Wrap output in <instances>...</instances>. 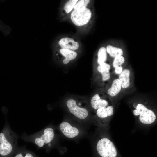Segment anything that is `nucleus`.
Listing matches in <instances>:
<instances>
[{
  "label": "nucleus",
  "mask_w": 157,
  "mask_h": 157,
  "mask_svg": "<svg viewBox=\"0 0 157 157\" xmlns=\"http://www.w3.org/2000/svg\"><path fill=\"white\" fill-rule=\"evenodd\" d=\"M17 135L6 124L0 133V157H10L17 148Z\"/></svg>",
  "instance_id": "nucleus-1"
},
{
  "label": "nucleus",
  "mask_w": 157,
  "mask_h": 157,
  "mask_svg": "<svg viewBox=\"0 0 157 157\" xmlns=\"http://www.w3.org/2000/svg\"><path fill=\"white\" fill-rule=\"evenodd\" d=\"M54 138V130L51 127L30 135L24 133L21 136L22 138L25 141L33 143L39 147L46 148L52 146Z\"/></svg>",
  "instance_id": "nucleus-2"
},
{
  "label": "nucleus",
  "mask_w": 157,
  "mask_h": 157,
  "mask_svg": "<svg viewBox=\"0 0 157 157\" xmlns=\"http://www.w3.org/2000/svg\"><path fill=\"white\" fill-rule=\"evenodd\" d=\"M132 107L134 115L138 117L142 124L149 125L155 121L156 119V113L146 103L140 102H135Z\"/></svg>",
  "instance_id": "nucleus-3"
},
{
  "label": "nucleus",
  "mask_w": 157,
  "mask_h": 157,
  "mask_svg": "<svg viewBox=\"0 0 157 157\" xmlns=\"http://www.w3.org/2000/svg\"><path fill=\"white\" fill-rule=\"evenodd\" d=\"M96 151L97 157H121L114 144L107 138H102L98 141Z\"/></svg>",
  "instance_id": "nucleus-4"
},
{
  "label": "nucleus",
  "mask_w": 157,
  "mask_h": 157,
  "mask_svg": "<svg viewBox=\"0 0 157 157\" xmlns=\"http://www.w3.org/2000/svg\"><path fill=\"white\" fill-rule=\"evenodd\" d=\"M92 12L89 7L80 10H73L70 18L72 23L79 27L85 26L90 22L92 17Z\"/></svg>",
  "instance_id": "nucleus-5"
},
{
  "label": "nucleus",
  "mask_w": 157,
  "mask_h": 157,
  "mask_svg": "<svg viewBox=\"0 0 157 157\" xmlns=\"http://www.w3.org/2000/svg\"><path fill=\"white\" fill-rule=\"evenodd\" d=\"M54 59L63 64L67 65L77 57V52L66 49L53 47Z\"/></svg>",
  "instance_id": "nucleus-6"
},
{
  "label": "nucleus",
  "mask_w": 157,
  "mask_h": 157,
  "mask_svg": "<svg viewBox=\"0 0 157 157\" xmlns=\"http://www.w3.org/2000/svg\"><path fill=\"white\" fill-rule=\"evenodd\" d=\"M66 104L70 112L77 118L84 119L88 117L89 115L88 110L80 106L75 99H68Z\"/></svg>",
  "instance_id": "nucleus-7"
},
{
  "label": "nucleus",
  "mask_w": 157,
  "mask_h": 157,
  "mask_svg": "<svg viewBox=\"0 0 157 157\" xmlns=\"http://www.w3.org/2000/svg\"><path fill=\"white\" fill-rule=\"evenodd\" d=\"M53 47L66 49L76 51L80 47L78 42L76 39L68 37L58 38L54 42Z\"/></svg>",
  "instance_id": "nucleus-8"
},
{
  "label": "nucleus",
  "mask_w": 157,
  "mask_h": 157,
  "mask_svg": "<svg viewBox=\"0 0 157 157\" xmlns=\"http://www.w3.org/2000/svg\"><path fill=\"white\" fill-rule=\"evenodd\" d=\"M59 129L66 137L69 138L77 136L79 133L77 128L72 126L70 123L66 121L63 122L60 124Z\"/></svg>",
  "instance_id": "nucleus-9"
},
{
  "label": "nucleus",
  "mask_w": 157,
  "mask_h": 157,
  "mask_svg": "<svg viewBox=\"0 0 157 157\" xmlns=\"http://www.w3.org/2000/svg\"><path fill=\"white\" fill-rule=\"evenodd\" d=\"M101 95L100 94L97 93L91 98L90 105L93 109L97 110L100 107L109 105L108 101Z\"/></svg>",
  "instance_id": "nucleus-10"
},
{
  "label": "nucleus",
  "mask_w": 157,
  "mask_h": 157,
  "mask_svg": "<svg viewBox=\"0 0 157 157\" xmlns=\"http://www.w3.org/2000/svg\"><path fill=\"white\" fill-rule=\"evenodd\" d=\"M110 65L106 62L98 65L97 70L101 74L103 81H106L110 78Z\"/></svg>",
  "instance_id": "nucleus-11"
},
{
  "label": "nucleus",
  "mask_w": 157,
  "mask_h": 157,
  "mask_svg": "<svg viewBox=\"0 0 157 157\" xmlns=\"http://www.w3.org/2000/svg\"><path fill=\"white\" fill-rule=\"evenodd\" d=\"M113 112V107L112 105H108L100 107L97 109L96 115L99 118L106 119L112 116Z\"/></svg>",
  "instance_id": "nucleus-12"
},
{
  "label": "nucleus",
  "mask_w": 157,
  "mask_h": 157,
  "mask_svg": "<svg viewBox=\"0 0 157 157\" xmlns=\"http://www.w3.org/2000/svg\"><path fill=\"white\" fill-rule=\"evenodd\" d=\"M130 71L129 69H125L119 75L118 78L122 85V88H128L130 85Z\"/></svg>",
  "instance_id": "nucleus-13"
},
{
  "label": "nucleus",
  "mask_w": 157,
  "mask_h": 157,
  "mask_svg": "<svg viewBox=\"0 0 157 157\" xmlns=\"http://www.w3.org/2000/svg\"><path fill=\"white\" fill-rule=\"evenodd\" d=\"M122 89L121 82L118 78L114 79L111 87L107 90V94L111 97L117 96L120 92Z\"/></svg>",
  "instance_id": "nucleus-14"
},
{
  "label": "nucleus",
  "mask_w": 157,
  "mask_h": 157,
  "mask_svg": "<svg viewBox=\"0 0 157 157\" xmlns=\"http://www.w3.org/2000/svg\"><path fill=\"white\" fill-rule=\"evenodd\" d=\"M10 157H38L35 154L24 147H18Z\"/></svg>",
  "instance_id": "nucleus-15"
},
{
  "label": "nucleus",
  "mask_w": 157,
  "mask_h": 157,
  "mask_svg": "<svg viewBox=\"0 0 157 157\" xmlns=\"http://www.w3.org/2000/svg\"><path fill=\"white\" fill-rule=\"evenodd\" d=\"M78 0L67 1L64 4L62 8V15L64 16L71 13Z\"/></svg>",
  "instance_id": "nucleus-16"
},
{
  "label": "nucleus",
  "mask_w": 157,
  "mask_h": 157,
  "mask_svg": "<svg viewBox=\"0 0 157 157\" xmlns=\"http://www.w3.org/2000/svg\"><path fill=\"white\" fill-rule=\"evenodd\" d=\"M106 49L107 53L114 58L117 56H122L123 53L122 49L111 45L107 46Z\"/></svg>",
  "instance_id": "nucleus-17"
},
{
  "label": "nucleus",
  "mask_w": 157,
  "mask_h": 157,
  "mask_svg": "<svg viewBox=\"0 0 157 157\" xmlns=\"http://www.w3.org/2000/svg\"><path fill=\"white\" fill-rule=\"evenodd\" d=\"M107 58V53L106 48L101 47L98 50L97 54V62L98 64L106 62Z\"/></svg>",
  "instance_id": "nucleus-18"
},
{
  "label": "nucleus",
  "mask_w": 157,
  "mask_h": 157,
  "mask_svg": "<svg viewBox=\"0 0 157 157\" xmlns=\"http://www.w3.org/2000/svg\"><path fill=\"white\" fill-rule=\"evenodd\" d=\"M90 1L89 0H78L74 7L73 10H80L87 8L88 7Z\"/></svg>",
  "instance_id": "nucleus-19"
},
{
  "label": "nucleus",
  "mask_w": 157,
  "mask_h": 157,
  "mask_svg": "<svg viewBox=\"0 0 157 157\" xmlns=\"http://www.w3.org/2000/svg\"><path fill=\"white\" fill-rule=\"evenodd\" d=\"M124 57L122 56H117L114 58L113 62V66L114 68L121 66L125 62Z\"/></svg>",
  "instance_id": "nucleus-20"
},
{
  "label": "nucleus",
  "mask_w": 157,
  "mask_h": 157,
  "mask_svg": "<svg viewBox=\"0 0 157 157\" xmlns=\"http://www.w3.org/2000/svg\"><path fill=\"white\" fill-rule=\"evenodd\" d=\"M115 68V72L117 74L119 75L123 70V67L121 66L116 67Z\"/></svg>",
  "instance_id": "nucleus-21"
}]
</instances>
